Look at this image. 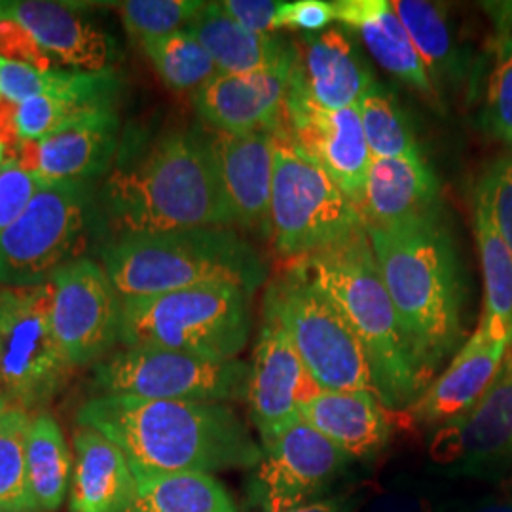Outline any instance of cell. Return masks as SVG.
Masks as SVG:
<instances>
[{"label":"cell","instance_id":"obj_16","mask_svg":"<svg viewBox=\"0 0 512 512\" xmlns=\"http://www.w3.org/2000/svg\"><path fill=\"white\" fill-rule=\"evenodd\" d=\"M319 391L289 334L274 315L264 313L247 389L251 420L262 444L300 420V408Z\"/></svg>","mask_w":512,"mask_h":512},{"label":"cell","instance_id":"obj_23","mask_svg":"<svg viewBox=\"0 0 512 512\" xmlns=\"http://www.w3.org/2000/svg\"><path fill=\"white\" fill-rule=\"evenodd\" d=\"M336 19L359 33L376 63L406 86L439 101L420 54L389 0H336Z\"/></svg>","mask_w":512,"mask_h":512},{"label":"cell","instance_id":"obj_11","mask_svg":"<svg viewBox=\"0 0 512 512\" xmlns=\"http://www.w3.org/2000/svg\"><path fill=\"white\" fill-rule=\"evenodd\" d=\"M251 365L215 361L181 351L124 348L93 366L99 395H129L150 401L230 403L247 399Z\"/></svg>","mask_w":512,"mask_h":512},{"label":"cell","instance_id":"obj_42","mask_svg":"<svg viewBox=\"0 0 512 512\" xmlns=\"http://www.w3.org/2000/svg\"><path fill=\"white\" fill-rule=\"evenodd\" d=\"M224 12L236 19L245 29L258 35H275L281 27L285 2L279 0H224Z\"/></svg>","mask_w":512,"mask_h":512},{"label":"cell","instance_id":"obj_13","mask_svg":"<svg viewBox=\"0 0 512 512\" xmlns=\"http://www.w3.org/2000/svg\"><path fill=\"white\" fill-rule=\"evenodd\" d=\"M52 327L69 365L90 366L120 344L122 298L103 266L86 256L61 266L52 277Z\"/></svg>","mask_w":512,"mask_h":512},{"label":"cell","instance_id":"obj_18","mask_svg":"<svg viewBox=\"0 0 512 512\" xmlns=\"http://www.w3.org/2000/svg\"><path fill=\"white\" fill-rule=\"evenodd\" d=\"M0 18L14 19L59 65L76 73H109L118 57L114 38L84 18L74 4L50 0H0Z\"/></svg>","mask_w":512,"mask_h":512},{"label":"cell","instance_id":"obj_48","mask_svg":"<svg viewBox=\"0 0 512 512\" xmlns=\"http://www.w3.org/2000/svg\"><path fill=\"white\" fill-rule=\"evenodd\" d=\"M10 408V404L6 403V399L0 395V416Z\"/></svg>","mask_w":512,"mask_h":512},{"label":"cell","instance_id":"obj_50","mask_svg":"<svg viewBox=\"0 0 512 512\" xmlns=\"http://www.w3.org/2000/svg\"><path fill=\"white\" fill-rule=\"evenodd\" d=\"M0 99H2V95H0Z\"/></svg>","mask_w":512,"mask_h":512},{"label":"cell","instance_id":"obj_33","mask_svg":"<svg viewBox=\"0 0 512 512\" xmlns=\"http://www.w3.org/2000/svg\"><path fill=\"white\" fill-rule=\"evenodd\" d=\"M156 73L171 90H200L207 80L219 73L211 55L188 29L141 44Z\"/></svg>","mask_w":512,"mask_h":512},{"label":"cell","instance_id":"obj_24","mask_svg":"<svg viewBox=\"0 0 512 512\" xmlns=\"http://www.w3.org/2000/svg\"><path fill=\"white\" fill-rule=\"evenodd\" d=\"M74 467L69 512H126L137 480L124 452L90 427L73 433Z\"/></svg>","mask_w":512,"mask_h":512},{"label":"cell","instance_id":"obj_46","mask_svg":"<svg viewBox=\"0 0 512 512\" xmlns=\"http://www.w3.org/2000/svg\"><path fill=\"white\" fill-rule=\"evenodd\" d=\"M355 507H357V499L353 495H340V497H325L317 503L289 512H353Z\"/></svg>","mask_w":512,"mask_h":512},{"label":"cell","instance_id":"obj_15","mask_svg":"<svg viewBox=\"0 0 512 512\" xmlns=\"http://www.w3.org/2000/svg\"><path fill=\"white\" fill-rule=\"evenodd\" d=\"M429 454L442 471L458 476H488L511 463L512 355L473 408L440 425Z\"/></svg>","mask_w":512,"mask_h":512},{"label":"cell","instance_id":"obj_38","mask_svg":"<svg viewBox=\"0 0 512 512\" xmlns=\"http://www.w3.org/2000/svg\"><path fill=\"white\" fill-rule=\"evenodd\" d=\"M76 71H37L18 63L0 59V95L6 101L21 105L38 95L63 92L73 84Z\"/></svg>","mask_w":512,"mask_h":512},{"label":"cell","instance_id":"obj_36","mask_svg":"<svg viewBox=\"0 0 512 512\" xmlns=\"http://www.w3.org/2000/svg\"><path fill=\"white\" fill-rule=\"evenodd\" d=\"M359 116L372 160L421 156L420 145L403 112L378 84L363 95Z\"/></svg>","mask_w":512,"mask_h":512},{"label":"cell","instance_id":"obj_4","mask_svg":"<svg viewBox=\"0 0 512 512\" xmlns=\"http://www.w3.org/2000/svg\"><path fill=\"white\" fill-rule=\"evenodd\" d=\"M344 315L365 351L374 393L387 408H410L427 389L404 342L366 228L291 260Z\"/></svg>","mask_w":512,"mask_h":512},{"label":"cell","instance_id":"obj_29","mask_svg":"<svg viewBox=\"0 0 512 512\" xmlns=\"http://www.w3.org/2000/svg\"><path fill=\"white\" fill-rule=\"evenodd\" d=\"M118 78L109 73H76L63 92L38 95L18 105L16 126L19 139L42 141L114 105Z\"/></svg>","mask_w":512,"mask_h":512},{"label":"cell","instance_id":"obj_31","mask_svg":"<svg viewBox=\"0 0 512 512\" xmlns=\"http://www.w3.org/2000/svg\"><path fill=\"white\" fill-rule=\"evenodd\" d=\"M27 484L38 512H55L69 499L74 461L71 448L48 410L35 412L25 444Z\"/></svg>","mask_w":512,"mask_h":512},{"label":"cell","instance_id":"obj_17","mask_svg":"<svg viewBox=\"0 0 512 512\" xmlns=\"http://www.w3.org/2000/svg\"><path fill=\"white\" fill-rule=\"evenodd\" d=\"M293 54L274 67L255 73H217L194 92V107L217 133H279L291 88Z\"/></svg>","mask_w":512,"mask_h":512},{"label":"cell","instance_id":"obj_5","mask_svg":"<svg viewBox=\"0 0 512 512\" xmlns=\"http://www.w3.org/2000/svg\"><path fill=\"white\" fill-rule=\"evenodd\" d=\"M103 264L120 298L203 285H232L253 294L268 277L264 258L230 228L128 234L103 251Z\"/></svg>","mask_w":512,"mask_h":512},{"label":"cell","instance_id":"obj_35","mask_svg":"<svg viewBox=\"0 0 512 512\" xmlns=\"http://www.w3.org/2000/svg\"><path fill=\"white\" fill-rule=\"evenodd\" d=\"M31 418L16 406L0 416V512H38L29 494L25 463Z\"/></svg>","mask_w":512,"mask_h":512},{"label":"cell","instance_id":"obj_44","mask_svg":"<svg viewBox=\"0 0 512 512\" xmlns=\"http://www.w3.org/2000/svg\"><path fill=\"white\" fill-rule=\"evenodd\" d=\"M365 512H440L433 497L416 488H395L378 495Z\"/></svg>","mask_w":512,"mask_h":512},{"label":"cell","instance_id":"obj_22","mask_svg":"<svg viewBox=\"0 0 512 512\" xmlns=\"http://www.w3.org/2000/svg\"><path fill=\"white\" fill-rule=\"evenodd\" d=\"M440 213L439 179L421 156L370 162L363 196L365 226L397 228Z\"/></svg>","mask_w":512,"mask_h":512},{"label":"cell","instance_id":"obj_12","mask_svg":"<svg viewBox=\"0 0 512 512\" xmlns=\"http://www.w3.org/2000/svg\"><path fill=\"white\" fill-rule=\"evenodd\" d=\"M351 459L306 421L296 420L262 444V459L249 482L260 512H289L325 499Z\"/></svg>","mask_w":512,"mask_h":512},{"label":"cell","instance_id":"obj_7","mask_svg":"<svg viewBox=\"0 0 512 512\" xmlns=\"http://www.w3.org/2000/svg\"><path fill=\"white\" fill-rule=\"evenodd\" d=\"M264 313L281 323L321 391L374 393L365 351L348 321L294 262L270 283Z\"/></svg>","mask_w":512,"mask_h":512},{"label":"cell","instance_id":"obj_28","mask_svg":"<svg viewBox=\"0 0 512 512\" xmlns=\"http://www.w3.org/2000/svg\"><path fill=\"white\" fill-rule=\"evenodd\" d=\"M393 10L412 38L429 80L440 90H458L471 73V54L458 40L448 12L435 2L395 0Z\"/></svg>","mask_w":512,"mask_h":512},{"label":"cell","instance_id":"obj_6","mask_svg":"<svg viewBox=\"0 0 512 512\" xmlns=\"http://www.w3.org/2000/svg\"><path fill=\"white\" fill-rule=\"evenodd\" d=\"M251 334V294L232 285L122 298L124 348L181 351L215 361L238 359Z\"/></svg>","mask_w":512,"mask_h":512},{"label":"cell","instance_id":"obj_20","mask_svg":"<svg viewBox=\"0 0 512 512\" xmlns=\"http://www.w3.org/2000/svg\"><path fill=\"white\" fill-rule=\"evenodd\" d=\"M213 147L232 222L270 234L275 133H217Z\"/></svg>","mask_w":512,"mask_h":512},{"label":"cell","instance_id":"obj_25","mask_svg":"<svg viewBox=\"0 0 512 512\" xmlns=\"http://www.w3.org/2000/svg\"><path fill=\"white\" fill-rule=\"evenodd\" d=\"M300 418L349 459L384 450L391 425L372 391H319L300 408Z\"/></svg>","mask_w":512,"mask_h":512},{"label":"cell","instance_id":"obj_32","mask_svg":"<svg viewBox=\"0 0 512 512\" xmlns=\"http://www.w3.org/2000/svg\"><path fill=\"white\" fill-rule=\"evenodd\" d=\"M126 512H238L215 475L179 473L137 480V494Z\"/></svg>","mask_w":512,"mask_h":512},{"label":"cell","instance_id":"obj_45","mask_svg":"<svg viewBox=\"0 0 512 512\" xmlns=\"http://www.w3.org/2000/svg\"><path fill=\"white\" fill-rule=\"evenodd\" d=\"M16 114H18L16 103L0 99V145L6 150V158L14 152L19 141Z\"/></svg>","mask_w":512,"mask_h":512},{"label":"cell","instance_id":"obj_1","mask_svg":"<svg viewBox=\"0 0 512 512\" xmlns=\"http://www.w3.org/2000/svg\"><path fill=\"white\" fill-rule=\"evenodd\" d=\"M76 425L114 442L135 480L255 469L262 459V446L226 404L97 395L76 410Z\"/></svg>","mask_w":512,"mask_h":512},{"label":"cell","instance_id":"obj_39","mask_svg":"<svg viewBox=\"0 0 512 512\" xmlns=\"http://www.w3.org/2000/svg\"><path fill=\"white\" fill-rule=\"evenodd\" d=\"M46 181L27 173L14 160L0 165V234L25 213L37 196L38 188Z\"/></svg>","mask_w":512,"mask_h":512},{"label":"cell","instance_id":"obj_40","mask_svg":"<svg viewBox=\"0 0 512 512\" xmlns=\"http://www.w3.org/2000/svg\"><path fill=\"white\" fill-rule=\"evenodd\" d=\"M476 188L484 194L495 226L512 253V156L495 160L480 177Z\"/></svg>","mask_w":512,"mask_h":512},{"label":"cell","instance_id":"obj_14","mask_svg":"<svg viewBox=\"0 0 512 512\" xmlns=\"http://www.w3.org/2000/svg\"><path fill=\"white\" fill-rule=\"evenodd\" d=\"M275 135H283L298 152L327 171L363 211L372 156L366 145L359 107L338 110L319 107L291 84L283 128Z\"/></svg>","mask_w":512,"mask_h":512},{"label":"cell","instance_id":"obj_30","mask_svg":"<svg viewBox=\"0 0 512 512\" xmlns=\"http://www.w3.org/2000/svg\"><path fill=\"white\" fill-rule=\"evenodd\" d=\"M475 238L484 277V311L478 327L505 340L512 348V253L478 188H475Z\"/></svg>","mask_w":512,"mask_h":512},{"label":"cell","instance_id":"obj_49","mask_svg":"<svg viewBox=\"0 0 512 512\" xmlns=\"http://www.w3.org/2000/svg\"><path fill=\"white\" fill-rule=\"evenodd\" d=\"M4 158H6V150H4V147L0 145V165L4 162Z\"/></svg>","mask_w":512,"mask_h":512},{"label":"cell","instance_id":"obj_41","mask_svg":"<svg viewBox=\"0 0 512 512\" xmlns=\"http://www.w3.org/2000/svg\"><path fill=\"white\" fill-rule=\"evenodd\" d=\"M0 59L44 73L55 71V65H59L25 27L8 18H0Z\"/></svg>","mask_w":512,"mask_h":512},{"label":"cell","instance_id":"obj_8","mask_svg":"<svg viewBox=\"0 0 512 512\" xmlns=\"http://www.w3.org/2000/svg\"><path fill=\"white\" fill-rule=\"evenodd\" d=\"M365 228L357 203L327 171L275 135L270 234L289 260L313 255Z\"/></svg>","mask_w":512,"mask_h":512},{"label":"cell","instance_id":"obj_34","mask_svg":"<svg viewBox=\"0 0 512 512\" xmlns=\"http://www.w3.org/2000/svg\"><path fill=\"white\" fill-rule=\"evenodd\" d=\"M499 12L494 67L478 122L486 135L512 150V4H503Z\"/></svg>","mask_w":512,"mask_h":512},{"label":"cell","instance_id":"obj_21","mask_svg":"<svg viewBox=\"0 0 512 512\" xmlns=\"http://www.w3.org/2000/svg\"><path fill=\"white\" fill-rule=\"evenodd\" d=\"M511 349L505 340L476 327L446 370L408 408L410 418L421 425H444L465 414L494 384Z\"/></svg>","mask_w":512,"mask_h":512},{"label":"cell","instance_id":"obj_43","mask_svg":"<svg viewBox=\"0 0 512 512\" xmlns=\"http://www.w3.org/2000/svg\"><path fill=\"white\" fill-rule=\"evenodd\" d=\"M336 21L332 2L325 0H296L285 2L283 14H281V27L298 29L313 33H323V29Z\"/></svg>","mask_w":512,"mask_h":512},{"label":"cell","instance_id":"obj_9","mask_svg":"<svg viewBox=\"0 0 512 512\" xmlns=\"http://www.w3.org/2000/svg\"><path fill=\"white\" fill-rule=\"evenodd\" d=\"M95 213L90 183L42 184L25 213L0 234V289L48 283L76 260Z\"/></svg>","mask_w":512,"mask_h":512},{"label":"cell","instance_id":"obj_37","mask_svg":"<svg viewBox=\"0 0 512 512\" xmlns=\"http://www.w3.org/2000/svg\"><path fill=\"white\" fill-rule=\"evenodd\" d=\"M129 37L139 44L186 29L202 12L200 0H128L114 4Z\"/></svg>","mask_w":512,"mask_h":512},{"label":"cell","instance_id":"obj_47","mask_svg":"<svg viewBox=\"0 0 512 512\" xmlns=\"http://www.w3.org/2000/svg\"><path fill=\"white\" fill-rule=\"evenodd\" d=\"M463 512H512V501H484Z\"/></svg>","mask_w":512,"mask_h":512},{"label":"cell","instance_id":"obj_2","mask_svg":"<svg viewBox=\"0 0 512 512\" xmlns=\"http://www.w3.org/2000/svg\"><path fill=\"white\" fill-rule=\"evenodd\" d=\"M404 342L421 382L458 353L463 285L442 213L397 228L365 226Z\"/></svg>","mask_w":512,"mask_h":512},{"label":"cell","instance_id":"obj_19","mask_svg":"<svg viewBox=\"0 0 512 512\" xmlns=\"http://www.w3.org/2000/svg\"><path fill=\"white\" fill-rule=\"evenodd\" d=\"M294 44L293 84L315 105L338 110L359 107L376 86L374 74L344 29L304 35Z\"/></svg>","mask_w":512,"mask_h":512},{"label":"cell","instance_id":"obj_3","mask_svg":"<svg viewBox=\"0 0 512 512\" xmlns=\"http://www.w3.org/2000/svg\"><path fill=\"white\" fill-rule=\"evenodd\" d=\"M101 198L122 236L234 224L213 139L194 129L165 133L137 160L118 165Z\"/></svg>","mask_w":512,"mask_h":512},{"label":"cell","instance_id":"obj_27","mask_svg":"<svg viewBox=\"0 0 512 512\" xmlns=\"http://www.w3.org/2000/svg\"><path fill=\"white\" fill-rule=\"evenodd\" d=\"M186 29L200 40L219 73H255L293 54V42L245 29L224 12L220 2H205L202 12Z\"/></svg>","mask_w":512,"mask_h":512},{"label":"cell","instance_id":"obj_26","mask_svg":"<svg viewBox=\"0 0 512 512\" xmlns=\"http://www.w3.org/2000/svg\"><path fill=\"white\" fill-rule=\"evenodd\" d=\"M120 120L114 107L38 141V173L42 181L90 183L103 175L116 154Z\"/></svg>","mask_w":512,"mask_h":512},{"label":"cell","instance_id":"obj_10","mask_svg":"<svg viewBox=\"0 0 512 512\" xmlns=\"http://www.w3.org/2000/svg\"><path fill=\"white\" fill-rule=\"evenodd\" d=\"M52 285L0 289V395L40 412L67 385L69 365L52 327Z\"/></svg>","mask_w":512,"mask_h":512}]
</instances>
